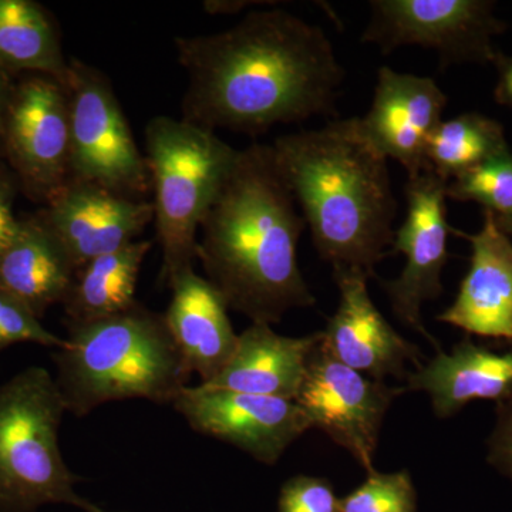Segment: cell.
Instances as JSON below:
<instances>
[{
    "label": "cell",
    "instance_id": "cell-21",
    "mask_svg": "<svg viewBox=\"0 0 512 512\" xmlns=\"http://www.w3.org/2000/svg\"><path fill=\"white\" fill-rule=\"evenodd\" d=\"M153 242L138 239L77 269L62 303L69 325L117 315L136 305L138 276Z\"/></svg>",
    "mask_w": 512,
    "mask_h": 512
},
{
    "label": "cell",
    "instance_id": "cell-6",
    "mask_svg": "<svg viewBox=\"0 0 512 512\" xmlns=\"http://www.w3.org/2000/svg\"><path fill=\"white\" fill-rule=\"evenodd\" d=\"M66 404L55 376L30 366L0 384V512H36L45 505L82 510L80 478L60 448Z\"/></svg>",
    "mask_w": 512,
    "mask_h": 512
},
{
    "label": "cell",
    "instance_id": "cell-14",
    "mask_svg": "<svg viewBox=\"0 0 512 512\" xmlns=\"http://www.w3.org/2000/svg\"><path fill=\"white\" fill-rule=\"evenodd\" d=\"M447 103V94L431 77L383 66L377 72L372 106L357 117V124L370 146L403 165L407 178L417 177L430 171L427 147Z\"/></svg>",
    "mask_w": 512,
    "mask_h": 512
},
{
    "label": "cell",
    "instance_id": "cell-17",
    "mask_svg": "<svg viewBox=\"0 0 512 512\" xmlns=\"http://www.w3.org/2000/svg\"><path fill=\"white\" fill-rule=\"evenodd\" d=\"M171 301L165 323L190 373L208 383L224 369L237 348L228 305L220 292L195 269L168 282Z\"/></svg>",
    "mask_w": 512,
    "mask_h": 512
},
{
    "label": "cell",
    "instance_id": "cell-31",
    "mask_svg": "<svg viewBox=\"0 0 512 512\" xmlns=\"http://www.w3.org/2000/svg\"><path fill=\"white\" fill-rule=\"evenodd\" d=\"M15 86L16 83L13 82L12 74L5 72L0 67V133H2L3 121H5L6 111H8Z\"/></svg>",
    "mask_w": 512,
    "mask_h": 512
},
{
    "label": "cell",
    "instance_id": "cell-27",
    "mask_svg": "<svg viewBox=\"0 0 512 512\" xmlns=\"http://www.w3.org/2000/svg\"><path fill=\"white\" fill-rule=\"evenodd\" d=\"M278 512H339V498L325 478L295 476L282 484Z\"/></svg>",
    "mask_w": 512,
    "mask_h": 512
},
{
    "label": "cell",
    "instance_id": "cell-5",
    "mask_svg": "<svg viewBox=\"0 0 512 512\" xmlns=\"http://www.w3.org/2000/svg\"><path fill=\"white\" fill-rule=\"evenodd\" d=\"M144 138L154 224L168 284L194 269L202 221L231 173L239 150L215 131L168 116L148 121Z\"/></svg>",
    "mask_w": 512,
    "mask_h": 512
},
{
    "label": "cell",
    "instance_id": "cell-22",
    "mask_svg": "<svg viewBox=\"0 0 512 512\" xmlns=\"http://www.w3.org/2000/svg\"><path fill=\"white\" fill-rule=\"evenodd\" d=\"M0 67L12 76L52 77L66 87L70 60L63 55L59 29L35 0H0Z\"/></svg>",
    "mask_w": 512,
    "mask_h": 512
},
{
    "label": "cell",
    "instance_id": "cell-7",
    "mask_svg": "<svg viewBox=\"0 0 512 512\" xmlns=\"http://www.w3.org/2000/svg\"><path fill=\"white\" fill-rule=\"evenodd\" d=\"M70 178L133 198L151 192L146 157L138 148L110 80L83 60L70 59Z\"/></svg>",
    "mask_w": 512,
    "mask_h": 512
},
{
    "label": "cell",
    "instance_id": "cell-32",
    "mask_svg": "<svg viewBox=\"0 0 512 512\" xmlns=\"http://www.w3.org/2000/svg\"><path fill=\"white\" fill-rule=\"evenodd\" d=\"M495 221H497L498 227L503 229L505 234L512 239V214L505 215V217H495Z\"/></svg>",
    "mask_w": 512,
    "mask_h": 512
},
{
    "label": "cell",
    "instance_id": "cell-8",
    "mask_svg": "<svg viewBox=\"0 0 512 512\" xmlns=\"http://www.w3.org/2000/svg\"><path fill=\"white\" fill-rule=\"evenodd\" d=\"M362 42L383 55L419 46L439 55L441 69L460 63L495 64L494 37L505 23L487 0H372Z\"/></svg>",
    "mask_w": 512,
    "mask_h": 512
},
{
    "label": "cell",
    "instance_id": "cell-16",
    "mask_svg": "<svg viewBox=\"0 0 512 512\" xmlns=\"http://www.w3.org/2000/svg\"><path fill=\"white\" fill-rule=\"evenodd\" d=\"M453 234L470 242V268L456 299L437 319L468 335L512 343V239L488 211L476 234Z\"/></svg>",
    "mask_w": 512,
    "mask_h": 512
},
{
    "label": "cell",
    "instance_id": "cell-11",
    "mask_svg": "<svg viewBox=\"0 0 512 512\" xmlns=\"http://www.w3.org/2000/svg\"><path fill=\"white\" fill-rule=\"evenodd\" d=\"M447 184L431 171L407 178L406 218L394 231L390 251V255L406 256V265L396 279L380 282L394 316L421 333L437 350V340L424 326L421 311L424 303L434 301L444 291L441 275L450 258L448 237L454 232L447 220Z\"/></svg>",
    "mask_w": 512,
    "mask_h": 512
},
{
    "label": "cell",
    "instance_id": "cell-28",
    "mask_svg": "<svg viewBox=\"0 0 512 512\" xmlns=\"http://www.w3.org/2000/svg\"><path fill=\"white\" fill-rule=\"evenodd\" d=\"M19 190L18 180L12 170L0 165V254L8 248L19 231L20 220L13 212Z\"/></svg>",
    "mask_w": 512,
    "mask_h": 512
},
{
    "label": "cell",
    "instance_id": "cell-20",
    "mask_svg": "<svg viewBox=\"0 0 512 512\" xmlns=\"http://www.w3.org/2000/svg\"><path fill=\"white\" fill-rule=\"evenodd\" d=\"M76 266L39 218L20 220L18 234L0 254V293L42 319L63 303Z\"/></svg>",
    "mask_w": 512,
    "mask_h": 512
},
{
    "label": "cell",
    "instance_id": "cell-13",
    "mask_svg": "<svg viewBox=\"0 0 512 512\" xmlns=\"http://www.w3.org/2000/svg\"><path fill=\"white\" fill-rule=\"evenodd\" d=\"M77 269L140 239L154 222L153 202L69 178L36 214Z\"/></svg>",
    "mask_w": 512,
    "mask_h": 512
},
{
    "label": "cell",
    "instance_id": "cell-23",
    "mask_svg": "<svg viewBox=\"0 0 512 512\" xmlns=\"http://www.w3.org/2000/svg\"><path fill=\"white\" fill-rule=\"evenodd\" d=\"M508 150L503 124L471 111L441 121L430 138L426 158L431 173L448 183Z\"/></svg>",
    "mask_w": 512,
    "mask_h": 512
},
{
    "label": "cell",
    "instance_id": "cell-1",
    "mask_svg": "<svg viewBox=\"0 0 512 512\" xmlns=\"http://www.w3.org/2000/svg\"><path fill=\"white\" fill-rule=\"evenodd\" d=\"M187 73L181 119L264 134L336 116L345 69L325 30L281 8L256 10L212 35L174 39Z\"/></svg>",
    "mask_w": 512,
    "mask_h": 512
},
{
    "label": "cell",
    "instance_id": "cell-33",
    "mask_svg": "<svg viewBox=\"0 0 512 512\" xmlns=\"http://www.w3.org/2000/svg\"><path fill=\"white\" fill-rule=\"evenodd\" d=\"M82 510L86 511V512H113V511L103 510V508L97 507V505H94L93 503H90V501H87V500L84 501Z\"/></svg>",
    "mask_w": 512,
    "mask_h": 512
},
{
    "label": "cell",
    "instance_id": "cell-30",
    "mask_svg": "<svg viewBox=\"0 0 512 512\" xmlns=\"http://www.w3.org/2000/svg\"><path fill=\"white\" fill-rule=\"evenodd\" d=\"M495 67H497L498 82L494 90V99L501 106L512 109V56L501 55Z\"/></svg>",
    "mask_w": 512,
    "mask_h": 512
},
{
    "label": "cell",
    "instance_id": "cell-12",
    "mask_svg": "<svg viewBox=\"0 0 512 512\" xmlns=\"http://www.w3.org/2000/svg\"><path fill=\"white\" fill-rule=\"evenodd\" d=\"M192 430L231 444L275 466L313 426L298 403L197 384L185 386L171 404Z\"/></svg>",
    "mask_w": 512,
    "mask_h": 512
},
{
    "label": "cell",
    "instance_id": "cell-19",
    "mask_svg": "<svg viewBox=\"0 0 512 512\" xmlns=\"http://www.w3.org/2000/svg\"><path fill=\"white\" fill-rule=\"evenodd\" d=\"M407 392L429 394L433 412L448 419L473 400L512 399V352L495 353L470 338L437 355L407 376Z\"/></svg>",
    "mask_w": 512,
    "mask_h": 512
},
{
    "label": "cell",
    "instance_id": "cell-15",
    "mask_svg": "<svg viewBox=\"0 0 512 512\" xmlns=\"http://www.w3.org/2000/svg\"><path fill=\"white\" fill-rule=\"evenodd\" d=\"M339 288V305L326 329L322 342L343 365L370 379H407V365L419 369V346L403 338L387 322L370 298L367 281L362 275L348 274L335 278Z\"/></svg>",
    "mask_w": 512,
    "mask_h": 512
},
{
    "label": "cell",
    "instance_id": "cell-24",
    "mask_svg": "<svg viewBox=\"0 0 512 512\" xmlns=\"http://www.w3.org/2000/svg\"><path fill=\"white\" fill-rule=\"evenodd\" d=\"M448 200L476 202L495 217L512 214V151L490 158L447 184Z\"/></svg>",
    "mask_w": 512,
    "mask_h": 512
},
{
    "label": "cell",
    "instance_id": "cell-34",
    "mask_svg": "<svg viewBox=\"0 0 512 512\" xmlns=\"http://www.w3.org/2000/svg\"><path fill=\"white\" fill-rule=\"evenodd\" d=\"M0 157H3V144H2V137H0Z\"/></svg>",
    "mask_w": 512,
    "mask_h": 512
},
{
    "label": "cell",
    "instance_id": "cell-29",
    "mask_svg": "<svg viewBox=\"0 0 512 512\" xmlns=\"http://www.w3.org/2000/svg\"><path fill=\"white\" fill-rule=\"evenodd\" d=\"M488 460L512 477V399L500 403L497 426L490 439Z\"/></svg>",
    "mask_w": 512,
    "mask_h": 512
},
{
    "label": "cell",
    "instance_id": "cell-26",
    "mask_svg": "<svg viewBox=\"0 0 512 512\" xmlns=\"http://www.w3.org/2000/svg\"><path fill=\"white\" fill-rule=\"evenodd\" d=\"M20 343L56 350L66 345V338L47 330L28 308L0 293V352Z\"/></svg>",
    "mask_w": 512,
    "mask_h": 512
},
{
    "label": "cell",
    "instance_id": "cell-9",
    "mask_svg": "<svg viewBox=\"0 0 512 512\" xmlns=\"http://www.w3.org/2000/svg\"><path fill=\"white\" fill-rule=\"evenodd\" d=\"M0 137L20 190L46 205L70 178L66 87L42 74L16 83Z\"/></svg>",
    "mask_w": 512,
    "mask_h": 512
},
{
    "label": "cell",
    "instance_id": "cell-2",
    "mask_svg": "<svg viewBox=\"0 0 512 512\" xmlns=\"http://www.w3.org/2000/svg\"><path fill=\"white\" fill-rule=\"evenodd\" d=\"M271 144L254 143L237 160L202 221L197 247L205 278L228 308L251 323L275 325L316 299L299 266L306 224Z\"/></svg>",
    "mask_w": 512,
    "mask_h": 512
},
{
    "label": "cell",
    "instance_id": "cell-3",
    "mask_svg": "<svg viewBox=\"0 0 512 512\" xmlns=\"http://www.w3.org/2000/svg\"><path fill=\"white\" fill-rule=\"evenodd\" d=\"M271 146L333 276L375 278L393 245L397 201L387 158L360 133L357 117L286 134Z\"/></svg>",
    "mask_w": 512,
    "mask_h": 512
},
{
    "label": "cell",
    "instance_id": "cell-25",
    "mask_svg": "<svg viewBox=\"0 0 512 512\" xmlns=\"http://www.w3.org/2000/svg\"><path fill=\"white\" fill-rule=\"evenodd\" d=\"M417 494L409 471L367 473L355 491L339 500V512H416Z\"/></svg>",
    "mask_w": 512,
    "mask_h": 512
},
{
    "label": "cell",
    "instance_id": "cell-4",
    "mask_svg": "<svg viewBox=\"0 0 512 512\" xmlns=\"http://www.w3.org/2000/svg\"><path fill=\"white\" fill-rule=\"evenodd\" d=\"M53 362L67 412L76 417L123 400L171 406L191 376L164 313L138 302L110 318L69 325Z\"/></svg>",
    "mask_w": 512,
    "mask_h": 512
},
{
    "label": "cell",
    "instance_id": "cell-18",
    "mask_svg": "<svg viewBox=\"0 0 512 512\" xmlns=\"http://www.w3.org/2000/svg\"><path fill=\"white\" fill-rule=\"evenodd\" d=\"M320 339L322 330L292 338L279 335L268 323H251L238 335L237 348L224 369L211 382L201 384L295 402L309 356Z\"/></svg>",
    "mask_w": 512,
    "mask_h": 512
},
{
    "label": "cell",
    "instance_id": "cell-10",
    "mask_svg": "<svg viewBox=\"0 0 512 512\" xmlns=\"http://www.w3.org/2000/svg\"><path fill=\"white\" fill-rule=\"evenodd\" d=\"M406 386H389L339 362L322 339L309 356L305 379L295 402L330 440L349 451L367 473L373 461L384 417Z\"/></svg>",
    "mask_w": 512,
    "mask_h": 512
}]
</instances>
